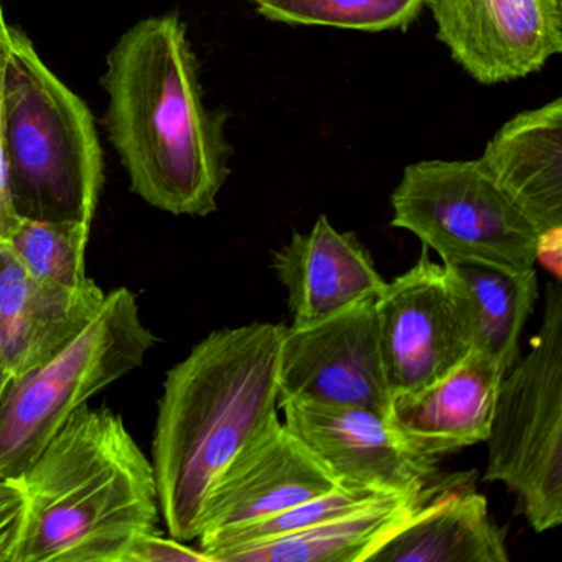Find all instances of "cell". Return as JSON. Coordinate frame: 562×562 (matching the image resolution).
Wrapping results in <instances>:
<instances>
[{"label": "cell", "instance_id": "cell-1", "mask_svg": "<svg viewBox=\"0 0 562 562\" xmlns=\"http://www.w3.org/2000/svg\"><path fill=\"white\" fill-rule=\"evenodd\" d=\"M106 126L131 189L172 215L209 216L229 176L226 111L209 110L179 15L134 25L108 55Z\"/></svg>", "mask_w": 562, "mask_h": 562}, {"label": "cell", "instance_id": "cell-2", "mask_svg": "<svg viewBox=\"0 0 562 562\" xmlns=\"http://www.w3.org/2000/svg\"><path fill=\"white\" fill-rule=\"evenodd\" d=\"M285 325L212 331L167 373L153 440L159 512L172 538L199 539L229 463L279 420Z\"/></svg>", "mask_w": 562, "mask_h": 562}, {"label": "cell", "instance_id": "cell-3", "mask_svg": "<svg viewBox=\"0 0 562 562\" xmlns=\"http://www.w3.org/2000/svg\"><path fill=\"white\" fill-rule=\"evenodd\" d=\"M9 562H121L159 519L156 473L123 417L85 404L21 475Z\"/></svg>", "mask_w": 562, "mask_h": 562}, {"label": "cell", "instance_id": "cell-4", "mask_svg": "<svg viewBox=\"0 0 562 562\" xmlns=\"http://www.w3.org/2000/svg\"><path fill=\"white\" fill-rule=\"evenodd\" d=\"M4 134L15 215L93 225L104 183L93 116L15 27L5 65Z\"/></svg>", "mask_w": 562, "mask_h": 562}, {"label": "cell", "instance_id": "cell-5", "mask_svg": "<svg viewBox=\"0 0 562 562\" xmlns=\"http://www.w3.org/2000/svg\"><path fill=\"white\" fill-rule=\"evenodd\" d=\"M156 340L134 292L120 288L106 294L77 338L5 387L0 397V480L24 473L71 414L137 370Z\"/></svg>", "mask_w": 562, "mask_h": 562}, {"label": "cell", "instance_id": "cell-6", "mask_svg": "<svg viewBox=\"0 0 562 562\" xmlns=\"http://www.w3.org/2000/svg\"><path fill=\"white\" fill-rule=\"evenodd\" d=\"M485 482L518 496L536 532L562 522V288H546L541 327L522 360L499 384L488 439Z\"/></svg>", "mask_w": 562, "mask_h": 562}, {"label": "cell", "instance_id": "cell-7", "mask_svg": "<svg viewBox=\"0 0 562 562\" xmlns=\"http://www.w3.org/2000/svg\"><path fill=\"white\" fill-rule=\"evenodd\" d=\"M391 206V226L413 233L442 265L480 262L512 271L536 266L541 233L479 159L411 164Z\"/></svg>", "mask_w": 562, "mask_h": 562}, {"label": "cell", "instance_id": "cell-8", "mask_svg": "<svg viewBox=\"0 0 562 562\" xmlns=\"http://www.w3.org/2000/svg\"><path fill=\"white\" fill-rule=\"evenodd\" d=\"M374 299L312 324L285 327L279 404L364 407L390 417L393 394L381 357Z\"/></svg>", "mask_w": 562, "mask_h": 562}, {"label": "cell", "instance_id": "cell-9", "mask_svg": "<svg viewBox=\"0 0 562 562\" xmlns=\"http://www.w3.org/2000/svg\"><path fill=\"white\" fill-rule=\"evenodd\" d=\"M374 308L393 400L446 376L472 351L446 266L434 262L426 248L413 268L386 282Z\"/></svg>", "mask_w": 562, "mask_h": 562}, {"label": "cell", "instance_id": "cell-10", "mask_svg": "<svg viewBox=\"0 0 562 562\" xmlns=\"http://www.w3.org/2000/svg\"><path fill=\"white\" fill-rule=\"evenodd\" d=\"M437 38L482 85L541 70L562 52L561 0H426Z\"/></svg>", "mask_w": 562, "mask_h": 562}, {"label": "cell", "instance_id": "cell-11", "mask_svg": "<svg viewBox=\"0 0 562 562\" xmlns=\"http://www.w3.org/2000/svg\"><path fill=\"white\" fill-rule=\"evenodd\" d=\"M284 424L340 485L393 495L429 485L437 459L417 452L390 417L364 407L285 401Z\"/></svg>", "mask_w": 562, "mask_h": 562}, {"label": "cell", "instance_id": "cell-12", "mask_svg": "<svg viewBox=\"0 0 562 562\" xmlns=\"http://www.w3.org/2000/svg\"><path fill=\"white\" fill-rule=\"evenodd\" d=\"M338 486L327 467L279 419L220 476L200 536L269 518Z\"/></svg>", "mask_w": 562, "mask_h": 562}, {"label": "cell", "instance_id": "cell-13", "mask_svg": "<svg viewBox=\"0 0 562 562\" xmlns=\"http://www.w3.org/2000/svg\"><path fill=\"white\" fill-rule=\"evenodd\" d=\"M104 297L91 279L68 288L35 278L0 239V363L11 381L64 350Z\"/></svg>", "mask_w": 562, "mask_h": 562}, {"label": "cell", "instance_id": "cell-14", "mask_svg": "<svg viewBox=\"0 0 562 562\" xmlns=\"http://www.w3.org/2000/svg\"><path fill=\"white\" fill-rule=\"evenodd\" d=\"M272 268L288 291L292 325L312 324L381 294V278L353 233H341L318 216L311 232L294 233L272 252Z\"/></svg>", "mask_w": 562, "mask_h": 562}, {"label": "cell", "instance_id": "cell-15", "mask_svg": "<svg viewBox=\"0 0 562 562\" xmlns=\"http://www.w3.org/2000/svg\"><path fill=\"white\" fill-rule=\"evenodd\" d=\"M505 374L492 358L470 351L446 376L394 397L391 423L417 452L432 459L485 443Z\"/></svg>", "mask_w": 562, "mask_h": 562}, {"label": "cell", "instance_id": "cell-16", "mask_svg": "<svg viewBox=\"0 0 562 562\" xmlns=\"http://www.w3.org/2000/svg\"><path fill=\"white\" fill-rule=\"evenodd\" d=\"M479 160L539 233L562 228L561 98L506 121Z\"/></svg>", "mask_w": 562, "mask_h": 562}, {"label": "cell", "instance_id": "cell-17", "mask_svg": "<svg viewBox=\"0 0 562 562\" xmlns=\"http://www.w3.org/2000/svg\"><path fill=\"white\" fill-rule=\"evenodd\" d=\"M459 476L439 475L423 488L378 496L314 528L226 552L220 562H368L384 541Z\"/></svg>", "mask_w": 562, "mask_h": 562}, {"label": "cell", "instance_id": "cell-18", "mask_svg": "<svg viewBox=\"0 0 562 562\" xmlns=\"http://www.w3.org/2000/svg\"><path fill=\"white\" fill-rule=\"evenodd\" d=\"M506 532V526L493 521L473 473H460L368 562H508Z\"/></svg>", "mask_w": 562, "mask_h": 562}, {"label": "cell", "instance_id": "cell-19", "mask_svg": "<svg viewBox=\"0 0 562 562\" xmlns=\"http://www.w3.org/2000/svg\"><path fill=\"white\" fill-rule=\"evenodd\" d=\"M443 266L465 315L472 351L508 371L518 361L519 338L539 299L538 272L480 262Z\"/></svg>", "mask_w": 562, "mask_h": 562}, {"label": "cell", "instance_id": "cell-20", "mask_svg": "<svg viewBox=\"0 0 562 562\" xmlns=\"http://www.w3.org/2000/svg\"><path fill=\"white\" fill-rule=\"evenodd\" d=\"M259 15L288 25L358 32L406 31L426 0H251Z\"/></svg>", "mask_w": 562, "mask_h": 562}, {"label": "cell", "instance_id": "cell-21", "mask_svg": "<svg viewBox=\"0 0 562 562\" xmlns=\"http://www.w3.org/2000/svg\"><path fill=\"white\" fill-rule=\"evenodd\" d=\"M91 225L81 222H42L21 218L5 238L14 258L42 281L80 288L87 276L88 239Z\"/></svg>", "mask_w": 562, "mask_h": 562}, {"label": "cell", "instance_id": "cell-22", "mask_svg": "<svg viewBox=\"0 0 562 562\" xmlns=\"http://www.w3.org/2000/svg\"><path fill=\"white\" fill-rule=\"evenodd\" d=\"M383 495L384 493L361 486L341 485L269 518L222 531L206 532L199 538L200 549L209 555L210 561L220 562V558L226 552L314 528Z\"/></svg>", "mask_w": 562, "mask_h": 562}, {"label": "cell", "instance_id": "cell-23", "mask_svg": "<svg viewBox=\"0 0 562 562\" xmlns=\"http://www.w3.org/2000/svg\"><path fill=\"white\" fill-rule=\"evenodd\" d=\"M121 562H212L202 549L164 536L157 528L140 532L131 541Z\"/></svg>", "mask_w": 562, "mask_h": 562}, {"label": "cell", "instance_id": "cell-24", "mask_svg": "<svg viewBox=\"0 0 562 562\" xmlns=\"http://www.w3.org/2000/svg\"><path fill=\"white\" fill-rule=\"evenodd\" d=\"M9 47H11V25L5 21L4 8L0 2V238H5L19 220L9 193L8 162H5L4 78Z\"/></svg>", "mask_w": 562, "mask_h": 562}, {"label": "cell", "instance_id": "cell-25", "mask_svg": "<svg viewBox=\"0 0 562 562\" xmlns=\"http://www.w3.org/2000/svg\"><path fill=\"white\" fill-rule=\"evenodd\" d=\"M24 499L11 480H0V562L11 561L21 529Z\"/></svg>", "mask_w": 562, "mask_h": 562}, {"label": "cell", "instance_id": "cell-26", "mask_svg": "<svg viewBox=\"0 0 562 562\" xmlns=\"http://www.w3.org/2000/svg\"><path fill=\"white\" fill-rule=\"evenodd\" d=\"M536 262H541L549 272L561 281L562 272V228L541 233L536 246Z\"/></svg>", "mask_w": 562, "mask_h": 562}, {"label": "cell", "instance_id": "cell-27", "mask_svg": "<svg viewBox=\"0 0 562 562\" xmlns=\"http://www.w3.org/2000/svg\"><path fill=\"white\" fill-rule=\"evenodd\" d=\"M11 383V378L5 373L4 368H2V363H0V397L4 394L5 387Z\"/></svg>", "mask_w": 562, "mask_h": 562}]
</instances>
